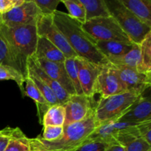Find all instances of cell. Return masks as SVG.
Returning a JSON list of instances; mask_svg holds the SVG:
<instances>
[{"instance_id":"7402d4cb","label":"cell","mask_w":151,"mask_h":151,"mask_svg":"<svg viewBox=\"0 0 151 151\" xmlns=\"http://www.w3.org/2000/svg\"><path fill=\"white\" fill-rule=\"evenodd\" d=\"M86 10V22L111 16L105 0H80Z\"/></svg>"},{"instance_id":"44dd1931","label":"cell","mask_w":151,"mask_h":151,"mask_svg":"<svg viewBox=\"0 0 151 151\" xmlns=\"http://www.w3.org/2000/svg\"><path fill=\"white\" fill-rule=\"evenodd\" d=\"M96 44L100 52L107 58L110 56H120L128 53L134 47V43L120 42L116 41H96Z\"/></svg>"},{"instance_id":"e575fe53","label":"cell","mask_w":151,"mask_h":151,"mask_svg":"<svg viewBox=\"0 0 151 151\" xmlns=\"http://www.w3.org/2000/svg\"><path fill=\"white\" fill-rule=\"evenodd\" d=\"M137 128L140 137L151 145V120L139 124Z\"/></svg>"},{"instance_id":"b9f144b4","label":"cell","mask_w":151,"mask_h":151,"mask_svg":"<svg viewBox=\"0 0 151 151\" xmlns=\"http://www.w3.org/2000/svg\"><path fill=\"white\" fill-rule=\"evenodd\" d=\"M148 151H151V150H148Z\"/></svg>"},{"instance_id":"9c48e42d","label":"cell","mask_w":151,"mask_h":151,"mask_svg":"<svg viewBox=\"0 0 151 151\" xmlns=\"http://www.w3.org/2000/svg\"><path fill=\"white\" fill-rule=\"evenodd\" d=\"M78 71V78L83 93L91 99L96 94V85L101 68L89 60L81 57H75Z\"/></svg>"},{"instance_id":"52a82bcc","label":"cell","mask_w":151,"mask_h":151,"mask_svg":"<svg viewBox=\"0 0 151 151\" xmlns=\"http://www.w3.org/2000/svg\"><path fill=\"white\" fill-rule=\"evenodd\" d=\"M38 36L44 37L52 43L64 55L66 58L77 57L66 38L53 22L52 16L42 15L39 16L36 24Z\"/></svg>"},{"instance_id":"f546056e","label":"cell","mask_w":151,"mask_h":151,"mask_svg":"<svg viewBox=\"0 0 151 151\" xmlns=\"http://www.w3.org/2000/svg\"><path fill=\"white\" fill-rule=\"evenodd\" d=\"M27 76L32 79V81H33L37 88L41 91L42 95L44 96V97L46 99V100H47V103H49L50 106L59 104L58 100L57 97H55L53 91L44 83H43L41 80L38 79V78H36L34 75H31V74H27Z\"/></svg>"},{"instance_id":"9a60e30c","label":"cell","mask_w":151,"mask_h":151,"mask_svg":"<svg viewBox=\"0 0 151 151\" xmlns=\"http://www.w3.org/2000/svg\"><path fill=\"white\" fill-rule=\"evenodd\" d=\"M119 120L142 123L151 120V103L150 98L142 97L139 99L126 113L119 118Z\"/></svg>"},{"instance_id":"7c38bea8","label":"cell","mask_w":151,"mask_h":151,"mask_svg":"<svg viewBox=\"0 0 151 151\" xmlns=\"http://www.w3.org/2000/svg\"><path fill=\"white\" fill-rule=\"evenodd\" d=\"M36 64L48 75L58 83L70 95L76 94L75 88L67 75L64 66V62H52L42 58H38L34 55L31 56Z\"/></svg>"},{"instance_id":"7a4b0ae2","label":"cell","mask_w":151,"mask_h":151,"mask_svg":"<svg viewBox=\"0 0 151 151\" xmlns=\"http://www.w3.org/2000/svg\"><path fill=\"white\" fill-rule=\"evenodd\" d=\"M96 126L93 108L84 119L64 125L63 134L60 139L54 141H45L38 136L35 139H29L30 147L48 151H75L86 141Z\"/></svg>"},{"instance_id":"30bf717a","label":"cell","mask_w":151,"mask_h":151,"mask_svg":"<svg viewBox=\"0 0 151 151\" xmlns=\"http://www.w3.org/2000/svg\"><path fill=\"white\" fill-rule=\"evenodd\" d=\"M125 91H126L114 66L111 63L103 66L97 78L96 94H100V98H106Z\"/></svg>"},{"instance_id":"60d3db41","label":"cell","mask_w":151,"mask_h":151,"mask_svg":"<svg viewBox=\"0 0 151 151\" xmlns=\"http://www.w3.org/2000/svg\"><path fill=\"white\" fill-rule=\"evenodd\" d=\"M3 25V22H2V20H1V16H0V29H1V27H2Z\"/></svg>"},{"instance_id":"ab89813d","label":"cell","mask_w":151,"mask_h":151,"mask_svg":"<svg viewBox=\"0 0 151 151\" xmlns=\"http://www.w3.org/2000/svg\"><path fill=\"white\" fill-rule=\"evenodd\" d=\"M31 151H48V150H43V149H40V148H33V149H31Z\"/></svg>"},{"instance_id":"83f0119b","label":"cell","mask_w":151,"mask_h":151,"mask_svg":"<svg viewBox=\"0 0 151 151\" xmlns=\"http://www.w3.org/2000/svg\"><path fill=\"white\" fill-rule=\"evenodd\" d=\"M60 2L63 3L66 7L69 16L78 20L82 24L85 23L86 10L80 0H61Z\"/></svg>"},{"instance_id":"4fadbf2b","label":"cell","mask_w":151,"mask_h":151,"mask_svg":"<svg viewBox=\"0 0 151 151\" xmlns=\"http://www.w3.org/2000/svg\"><path fill=\"white\" fill-rule=\"evenodd\" d=\"M63 106L66 111L64 125L83 120L93 109L90 98L84 94L71 95L69 100Z\"/></svg>"},{"instance_id":"d4e9b609","label":"cell","mask_w":151,"mask_h":151,"mask_svg":"<svg viewBox=\"0 0 151 151\" xmlns=\"http://www.w3.org/2000/svg\"><path fill=\"white\" fill-rule=\"evenodd\" d=\"M4 151H31L29 139L23 134L20 128H15Z\"/></svg>"},{"instance_id":"74e56055","label":"cell","mask_w":151,"mask_h":151,"mask_svg":"<svg viewBox=\"0 0 151 151\" xmlns=\"http://www.w3.org/2000/svg\"><path fill=\"white\" fill-rule=\"evenodd\" d=\"M105 151H125V148L119 144H111L108 145Z\"/></svg>"},{"instance_id":"7bdbcfd3","label":"cell","mask_w":151,"mask_h":151,"mask_svg":"<svg viewBox=\"0 0 151 151\" xmlns=\"http://www.w3.org/2000/svg\"><path fill=\"white\" fill-rule=\"evenodd\" d=\"M0 16H1V14H0Z\"/></svg>"},{"instance_id":"603a6c76","label":"cell","mask_w":151,"mask_h":151,"mask_svg":"<svg viewBox=\"0 0 151 151\" xmlns=\"http://www.w3.org/2000/svg\"><path fill=\"white\" fill-rule=\"evenodd\" d=\"M25 87H24V96H27V97H30L31 99L35 102V103L38 106V116H41V113H46L47 109L50 107L49 103L44 98V96L42 95L41 91H39L35 84L34 83L33 81H32L29 77H27L25 78Z\"/></svg>"},{"instance_id":"4dcf8cb0","label":"cell","mask_w":151,"mask_h":151,"mask_svg":"<svg viewBox=\"0 0 151 151\" xmlns=\"http://www.w3.org/2000/svg\"><path fill=\"white\" fill-rule=\"evenodd\" d=\"M35 4L41 11V14L45 16H52L57 10L58 5L60 0H34Z\"/></svg>"},{"instance_id":"3957f363","label":"cell","mask_w":151,"mask_h":151,"mask_svg":"<svg viewBox=\"0 0 151 151\" xmlns=\"http://www.w3.org/2000/svg\"><path fill=\"white\" fill-rule=\"evenodd\" d=\"M3 40L17 58L27 66V58L35 52L38 41L36 26L26 25L9 27L3 24L0 29Z\"/></svg>"},{"instance_id":"d6a6232c","label":"cell","mask_w":151,"mask_h":151,"mask_svg":"<svg viewBox=\"0 0 151 151\" xmlns=\"http://www.w3.org/2000/svg\"><path fill=\"white\" fill-rule=\"evenodd\" d=\"M125 151H148L151 145L142 137H138L125 147Z\"/></svg>"},{"instance_id":"e0dca14e","label":"cell","mask_w":151,"mask_h":151,"mask_svg":"<svg viewBox=\"0 0 151 151\" xmlns=\"http://www.w3.org/2000/svg\"><path fill=\"white\" fill-rule=\"evenodd\" d=\"M120 1L143 23L151 27L150 0H120Z\"/></svg>"},{"instance_id":"ffe728a7","label":"cell","mask_w":151,"mask_h":151,"mask_svg":"<svg viewBox=\"0 0 151 151\" xmlns=\"http://www.w3.org/2000/svg\"><path fill=\"white\" fill-rule=\"evenodd\" d=\"M116 120L118 119H112L109 122L97 125L86 140L99 142L108 145L118 144L114 139L115 131L114 128V122Z\"/></svg>"},{"instance_id":"5b68a950","label":"cell","mask_w":151,"mask_h":151,"mask_svg":"<svg viewBox=\"0 0 151 151\" xmlns=\"http://www.w3.org/2000/svg\"><path fill=\"white\" fill-rule=\"evenodd\" d=\"M111 16L116 19L134 44H139L151 32V27L143 23L120 0H105Z\"/></svg>"},{"instance_id":"6da1fadb","label":"cell","mask_w":151,"mask_h":151,"mask_svg":"<svg viewBox=\"0 0 151 151\" xmlns=\"http://www.w3.org/2000/svg\"><path fill=\"white\" fill-rule=\"evenodd\" d=\"M53 22L78 57L89 60L100 66L110 64L100 52L96 41L82 27V24L64 12L56 10L52 15Z\"/></svg>"},{"instance_id":"277c9868","label":"cell","mask_w":151,"mask_h":151,"mask_svg":"<svg viewBox=\"0 0 151 151\" xmlns=\"http://www.w3.org/2000/svg\"><path fill=\"white\" fill-rule=\"evenodd\" d=\"M142 96L131 91H125L106 98H100L94 108L96 125L112 119H119Z\"/></svg>"},{"instance_id":"f35d334b","label":"cell","mask_w":151,"mask_h":151,"mask_svg":"<svg viewBox=\"0 0 151 151\" xmlns=\"http://www.w3.org/2000/svg\"><path fill=\"white\" fill-rule=\"evenodd\" d=\"M7 128H5L4 129H3V130H1V131H0V137L7 134Z\"/></svg>"},{"instance_id":"484cf974","label":"cell","mask_w":151,"mask_h":151,"mask_svg":"<svg viewBox=\"0 0 151 151\" xmlns=\"http://www.w3.org/2000/svg\"><path fill=\"white\" fill-rule=\"evenodd\" d=\"M140 64L138 71L151 74V32L139 44Z\"/></svg>"},{"instance_id":"8fae6325","label":"cell","mask_w":151,"mask_h":151,"mask_svg":"<svg viewBox=\"0 0 151 151\" xmlns=\"http://www.w3.org/2000/svg\"><path fill=\"white\" fill-rule=\"evenodd\" d=\"M114 67L126 91L142 95L143 93L150 87L151 74L143 73L137 69L131 68Z\"/></svg>"},{"instance_id":"d6986e66","label":"cell","mask_w":151,"mask_h":151,"mask_svg":"<svg viewBox=\"0 0 151 151\" xmlns=\"http://www.w3.org/2000/svg\"><path fill=\"white\" fill-rule=\"evenodd\" d=\"M0 65L13 68L24 78L27 77V66L17 58L1 38H0Z\"/></svg>"},{"instance_id":"8d00e7d4","label":"cell","mask_w":151,"mask_h":151,"mask_svg":"<svg viewBox=\"0 0 151 151\" xmlns=\"http://www.w3.org/2000/svg\"><path fill=\"white\" fill-rule=\"evenodd\" d=\"M7 134L0 137V151H4L7 147L8 142L14 131V128L7 127Z\"/></svg>"},{"instance_id":"cb8c5ba5","label":"cell","mask_w":151,"mask_h":151,"mask_svg":"<svg viewBox=\"0 0 151 151\" xmlns=\"http://www.w3.org/2000/svg\"><path fill=\"white\" fill-rule=\"evenodd\" d=\"M66 118V111L63 105H55L50 106L42 117L43 125L63 126Z\"/></svg>"},{"instance_id":"836d02e7","label":"cell","mask_w":151,"mask_h":151,"mask_svg":"<svg viewBox=\"0 0 151 151\" xmlns=\"http://www.w3.org/2000/svg\"><path fill=\"white\" fill-rule=\"evenodd\" d=\"M108 145L106 143L86 140L75 151H105Z\"/></svg>"},{"instance_id":"1f68e13d","label":"cell","mask_w":151,"mask_h":151,"mask_svg":"<svg viewBox=\"0 0 151 151\" xmlns=\"http://www.w3.org/2000/svg\"><path fill=\"white\" fill-rule=\"evenodd\" d=\"M63 134V126H53L47 125L44 127L42 137H41L45 141H54L58 139Z\"/></svg>"},{"instance_id":"2e32d148","label":"cell","mask_w":151,"mask_h":151,"mask_svg":"<svg viewBox=\"0 0 151 151\" xmlns=\"http://www.w3.org/2000/svg\"><path fill=\"white\" fill-rule=\"evenodd\" d=\"M33 55L38 58H42L52 62L63 63L66 59L62 52L52 43L47 38L40 36H38L36 50Z\"/></svg>"},{"instance_id":"f1b7e54d","label":"cell","mask_w":151,"mask_h":151,"mask_svg":"<svg viewBox=\"0 0 151 151\" xmlns=\"http://www.w3.org/2000/svg\"><path fill=\"white\" fill-rule=\"evenodd\" d=\"M64 66L68 76L75 88L76 94H78V95L83 94L79 82V78H78V66L75 61V57L66 58L64 61Z\"/></svg>"},{"instance_id":"4316f807","label":"cell","mask_w":151,"mask_h":151,"mask_svg":"<svg viewBox=\"0 0 151 151\" xmlns=\"http://www.w3.org/2000/svg\"><path fill=\"white\" fill-rule=\"evenodd\" d=\"M25 78L22 74L19 73L16 69H13L11 67L6 66H1L0 65V81H16L22 92V96L24 97V84Z\"/></svg>"},{"instance_id":"ba28073f","label":"cell","mask_w":151,"mask_h":151,"mask_svg":"<svg viewBox=\"0 0 151 151\" xmlns=\"http://www.w3.org/2000/svg\"><path fill=\"white\" fill-rule=\"evenodd\" d=\"M41 15L34 0H25L22 5L1 15L3 24L9 27L26 25H35Z\"/></svg>"},{"instance_id":"d590c367","label":"cell","mask_w":151,"mask_h":151,"mask_svg":"<svg viewBox=\"0 0 151 151\" xmlns=\"http://www.w3.org/2000/svg\"><path fill=\"white\" fill-rule=\"evenodd\" d=\"M25 0H0V14L7 13L12 9L22 5Z\"/></svg>"},{"instance_id":"5bb4252c","label":"cell","mask_w":151,"mask_h":151,"mask_svg":"<svg viewBox=\"0 0 151 151\" xmlns=\"http://www.w3.org/2000/svg\"><path fill=\"white\" fill-rule=\"evenodd\" d=\"M27 74H31L46 84L55 94L60 105H64L69 100L70 94L58 82L49 77L38 65L32 57L27 58Z\"/></svg>"},{"instance_id":"8992f818","label":"cell","mask_w":151,"mask_h":151,"mask_svg":"<svg viewBox=\"0 0 151 151\" xmlns=\"http://www.w3.org/2000/svg\"><path fill=\"white\" fill-rule=\"evenodd\" d=\"M82 27L95 41H116L128 44L133 43L111 16L87 21L83 24Z\"/></svg>"},{"instance_id":"ac0fdd59","label":"cell","mask_w":151,"mask_h":151,"mask_svg":"<svg viewBox=\"0 0 151 151\" xmlns=\"http://www.w3.org/2000/svg\"><path fill=\"white\" fill-rule=\"evenodd\" d=\"M109 63L116 67H125L138 70L140 64L139 44H134L132 50L120 56H110L107 58Z\"/></svg>"}]
</instances>
